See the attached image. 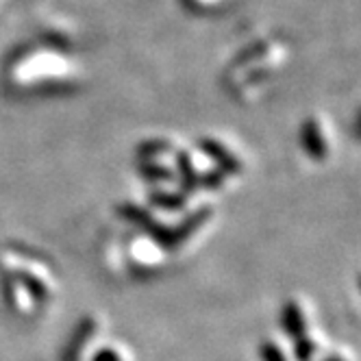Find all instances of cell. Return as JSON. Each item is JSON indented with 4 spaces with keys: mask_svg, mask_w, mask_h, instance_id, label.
Instances as JSON below:
<instances>
[{
    "mask_svg": "<svg viewBox=\"0 0 361 361\" xmlns=\"http://www.w3.org/2000/svg\"><path fill=\"white\" fill-rule=\"evenodd\" d=\"M300 144H302L305 152H307L312 159H316V161L326 159V142H324L320 126H318V122H316L314 118H307V120L302 122V128H300Z\"/></svg>",
    "mask_w": 361,
    "mask_h": 361,
    "instance_id": "cell-4",
    "label": "cell"
},
{
    "mask_svg": "<svg viewBox=\"0 0 361 361\" xmlns=\"http://www.w3.org/2000/svg\"><path fill=\"white\" fill-rule=\"evenodd\" d=\"M96 331V320L92 316H85L76 322V326L72 329L70 338L66 340L59 361H81V355L87 346V342L92 340V335Z\"/></svg>",
    "mask_w": 361,
    "mask_h": 361,
    "instance_id": "cell-2",
    "label": "cell"
},
{
    "mask_svg": "<svg viewBox=\"0 0 361 361\" xmlns=\"http://www.w3.org/2000/svg\"><path fill=\"white\" fill-rule=\"evenodd\" d=\"M259 353H262V359L264 361H288L286 355L281 353V348L274 342H264L262 348H259Z\"/></svg>",
    "mask_w": 361,
    "mask_h": 361,
    "instance_id": "cell-14",
    "label": "cell"
},
{
    "mask_svg": "<svg viewBox=\"0 0 361 361\" xmlns=\"http://www.w3.org/2000/svg\"><path fill=\"white\" fill-rule=\"evenodd\" d=\"M176 172L180 178V194L192 196L198 190V174L188 152H176Z\"/></svg>",
    "mask_w": 361,
    "mask_h": 361,
    "instance_id": "cell-7",
    "label": "cell"
},
{
    "mask_svg": "<svg viewBox=\"0 0 361 361\" xmlns=\"http://www.w3.org/2000/svg\"><path fill=\"white\" fill-rule=\"evenodd\" d=\"M281 324H283V331L288 333V338H292L294 342L305 338L307 335V324H305V316L300 312L298 302L294 300H288L283 305V314H281Z\"/></svg>",
    "mask_w": 361,
    "mask_h": 361,
    "instance_id": "cell-6",
    "label": "cell"
},
{
    "mask_svg": "<svg viewBox=\"0 0 361 361\" xmlns=\"http://www.w3.org/2000/svg\"><path fill=\"white\" fill-rule=\"evenodd\" d=\"M140 174L146 178V180H168L172 178V170L164 164H157V161H152V159H146L140 164Z\"/></svg>",
    "mask_w": 361,
    "mask_h": 361,
    "instance_id": "cell-10",
    "label": "cell"
},
{
    "mask_svg": "<svg viewBox=\"0 0 361 361\" xmlns=\"http://www.w3.org/2000/svg\"><path fill=\"white\" fill-rule=\"evenodd\" d=\"M212 218V207H207V204H204V207H200V209H196V212H192L183 222H180L178 226H174L172 228V244H174V250L180 246V244H185L196 231L207 222Z\"/></svg>",
    "mask_w": 361,
    "mask_h": 361,
    "instance_id": "cell-5",
    "label": "cell"
},
{
    "mask_svg": "<svg viewBox=\"0 0 361 361\" xmlns=\"http://www.w3.org/2000/svg\"><path fill=\"white\" fill-rule=\"evenodd\" d=\"M118 214L126 220L131 222L135 226H140L142 231H146V233L157 242L161 248L166 250H174V244H172V228L164 226L161 222L154 220L144 207H140V204H133V202H122L118 204Z\"/></svg>",
    "mask_w": 361,
    "mask_h": 361,
    "instance_id": "cell-1",
    "label": "cell"
},
{
    "mask_svg": "<svg viewBox=\"0 0 361 361\" xmlns=\"http://www.w3.org/2000/svg\"><path fill=\"white\" fill-rule=\"evenodd\" d=\"M16 279H18L20 286L29 292V296H31L37 305L48 302V298H50L48 288L44 286V283H42L37 276H33V274H29V272H16Z\"/></svg>",
    "mask_w": 361,
    "mask_h": 361,
    "instance_id": "cell-9",
    "label": "cell"
},
{
    "mask_svg": "<svg viewBox=\"0 0 361 361\" xmlns=\"http://www.w3.org/2000/svg\"><path fill=\"white\" fill-rule=\"evenodd\" d=\"M172 150V144L166 142V140H148V142H142L137 146V154L142 159H152V157H159V154H166Z\"/></svg>",
    "mask_w": 361,
    "mask_h": 361,
    "instance_id": "cell-11",
    "label": "cell"
},
{
    "mask_svg": "<svg viewBox=\"0 0 361 361\" xmlns=\"http://www.w3.org/2000/svg\"><path fill=\"white\" fill-rule=\"evenodd\" d=\"M224 178H226V174L220 168L218 170H212V172H207L204 176H198V188L202 185V188H207V190H218L224 183Z\"/></svg>",
    "mask_w": 361,
    "mask_h": 361,
    "instance_id": "cell-13",
    "label": "cell"
},
{
    "mask_svg": "<svg viewBox=\"0 0 361 361\" xmlns=\"http://www.w3.org/2000/svg\"><path fill=\"white\" fill-rule=\"evenodd\" d=\"M148 200L152 207H159L164 212H180L185 207L188 196L183 194H174V192H161V190H152L148 194Z\"/></svg>",
    "mask_w": 361,
    "mask_h": 361,
    "instance_id": "cell-8",
    "label": "cell"
},
{
    "mask_svg": "<svg viewBox=\"0 0 361 361\" xmlns=\"http://www.w3.org/2000/svg\"><path fill=\"white\" fill-rule=\"evenodd\" d=\"M92 361H122V359H120V355H118L114 348H100V350L92 357Z\"/></svg>",
    "mask_w": 361,
    "mask_h": 361,
    "instance_id": "cell-16",
    "label": "cell"
},
{
    "mask_svg": "<svg viewBox=\"0 0 361 361\" xmlns=\"http://www.w3.org/2000/svg\"><path fill=\"white\" fill-rule=\"evenodd\" d=\"M248 50H250L248 55L238 57V63H246L248 59H255V57H264V55H266V44H255V46H250Z\"/></svg>",
    "mask_w": 361,
    "mask_h": 361,
    "instance_id": "cell-15",
    "label": "cell"
},
{
    "mask_svg": "<svg viewBox=\"0 0 361 361\" xmlns=\"http://www.w3.org/2000/svg\"><path fill=\"white\" fill-rule=\"evenodd\" d=\"M196 146L204 154H209V157L218 164V168L224 174H240L242 172V161L235 157V154H231V150L226 146H222L218 140H214V137H198Z\"/></svg>",
    "mask_w": 361,
    "mask_h": 361,
    "instance_id": "cell-3",
    "label": "cell"
},
{
    "mask_svg": "<svg viewBox=\"0 0 361 361\" xmlns=\"http://www.w3.org/2000/svg\"><path fill=\"white\" fill-rule=\"evenodd\" d=\"M314 355H316V344H314L312 338H307V335H305V338L294 342V357L298 361H312Z\"/></svg>",
    "mask_w": 361,
    "mask_h": 361,
    "instance_id": "cell-12",
    "label": "cell"
},
{
    "mask_svg": "<svg viewBox=\"0 0 361 361\" xmlns=\"http://www.w3.org/2000/svg\"><path fill=\"white\" fill-rule=\"evenodd\" d=\"M324 361H342V359H338V357H326Z\"/></svg>",
    "mask_w": 361,
    "mask_h": 361,
    "instance_id": "cell-17",
    "label": "cell"
}]
</instances>
